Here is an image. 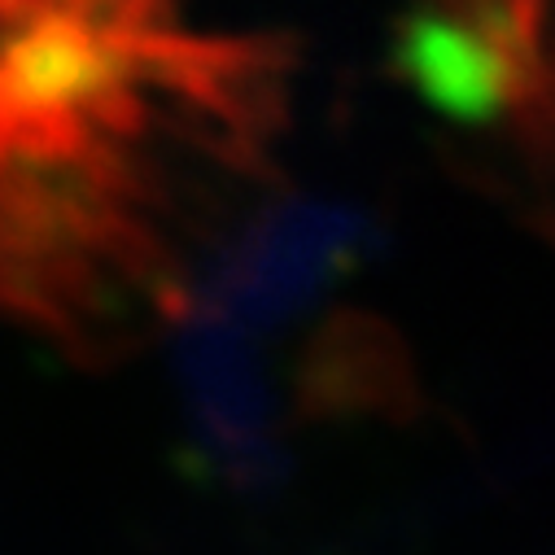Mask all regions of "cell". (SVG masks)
Segmentation results:
<instances>
[]
</instances>
